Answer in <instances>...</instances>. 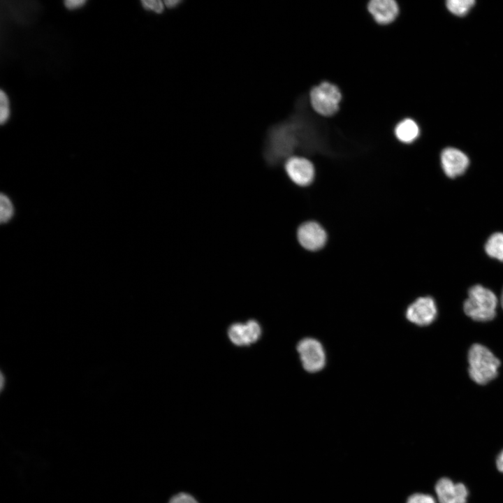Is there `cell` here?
<instances>
[{"mask_svg":"<svg viewBox=\"0 0 503 503\" xmlns=\"http://www.w3.org/2000/svg\"><path fill=\"white\" fill-rule=\"evenodd\" d=\"M293 126L289 124H279L270 127L267 133L263 155L265 161L275 165L287 157L296 145Z\"/></svg>","mask_w":503,"mask_h":503,"instance_id":"obj_1","label":"cell"},{"mask_svg":"<svg viewBox=\"0 0 503 503\" xmlns=\"http://www.w3.org/2000/svg\"><path fill=\"white\" fill-rule=\"evenodd\" d=\"M0 220L2 224L8 222L14 214V207L10 198L1 194L0 197Z\"/></svg>","mask_w":503,"mask_h":503,"instance_id":"obj_17","label":"cell"},{"mask_svg":"<svg viewBox=\"0 0 503 503\" xmlns=\"http://www.w3.org/2000/svg\"><path fill=\"white\" fill-rule=\"evenodd\" d=\"M487 254L503 261V233H495L490 235L485 245Z\"/></svg>","mask_w":503,"mask_h":503,"instance_id":"obj_13","label":"cell"},{"mask_svg":"<svg viewBox=\"0 0 503 503\" xmlns=\"http://www.w3.org/2000/svg\"><path fill=\"white\" fill-rule=\"evenodd\" d=\"M86 2V0H66L64 1V4L66 8L73 10L82 7Z\"/></svg>","mask_w":503,"mask_h":503,"instance_id":"obj_22","label":"cell"},{"mask_svg":"<svg viewBox=\"0 0 503 503\" xmlns=\"http://www.w3.org/2000/svg\"><path fill=\"white\" fill-rule=\"evenodd\" d=\"M497 299L488 289L477 284L468 291V298L463 305L465 313L476 321H488L496 316Z\"/></svg>","mask_w":503,"mask_h":503,"instance_id":"obj_3","label":"cell"},{"mask_svg":"<svg viewBox=\"0 0 503 503\" xmlns=\"http://www.w3.org/2000/svg\"><path fill=\"white\" fill-rule=\"evenodd\" d=\"M367 8L374 20L383 24L393 22L399 11L398 6L393 0H372Z\"/></svg>","mask_w":503,"mask_h":503,"instance_id":"obj_11","label":"cell"},{"mask_svg":"<svg viewBox=\"0 0 503 503\" xmlns=\"http://www.w3.org/2000/svg\"><path fill=\"white\" fill-rule=\"evenodd\" d=\"M405 316L409 321L417 326H428L436 318L435 302L430 296L418 298L408 306Z\"/></svg>","mask_w":503,"mask_h":503,"instance_id":"obj_8","label":"cell"},{"mask_svg":"<svg viewBox=\"0 0 503 503\" xmlns=\"http://www.w3.org/2000/svg\"><path fill=\"white\" fill-rule=\"evenodd\" d=\"M405 503H436V502L433 497L428 494L416 493L410 495Z\"/></svg>","mask_w":503,"mask_h":503,"instance_id":"obj_21","label":"cell"},{"mask_svg":"<svg viewBox=\"0 0 503 503\" xmlns=\"http://www.w3.org/2000/svg\"><path fill=\"white\" fill-rule=\"evenodd\" d=\"M496 466L497 469L503 473V450L497 455Z\"/></svg>","mask_w":503,"mask_h":503,"instance_id":"obj_24","label":"cell"},{"mask_svg":"<svg viewBox=\"0 0 503 503\" xmlns=\"http://www.w3.org/2000/svg\"><path fill=\"white\" fill-rule=\"evenodd\" d=\"M501 305L503 309V290H502V295H501Z\"/></svg>","mask_w":503,"mask_h":503,"instance_id":"obj_25","label":"cell"},{"mask_svg":"<svg viewBox=\"0 0 503 503\" xmlns=\"http://www.w3.org/2000/svg\"><path fill=\"white\" fill-rule=\"evenodd\" d=\"M469 375L476 384L484 385L497 376L500 360L486 347L473 344L468 353Z\"/></svg>","mask_w":503,"mask_h":503,"instance_id":"obj_2","label":"cell"},{"mask_svg":"<svg viewBox=\"0 0 503 503\" xmlns=\"http://www.w3.org/2000/svg\"><path fill=\"white\" fill-rule=\"evenodd\" d=\"M474 0H449L446 1L447 8L453 14L462 16L474 6Z\"/></svg>","mask_w":503,"mask_h":503,"instance_id":"obj_15","label":"cell"},{"mask_svg":"<svg viewBox=\"0 0 503 503\" xmlns=\"http://www.w3.org/2000/svg\"><path fill=\"white\" fill-rule=\"evenodd\" d=\"M32 435H43V434H32ZM17 436H22V435H17ZM16 437V436H14Z\"/></svg>","mask_w":503,"mask_h":503,"instance_id":"obj_26","label":"cell"},{"mask_svg":"<svg viewBox=\"0 0 503 503\" xmlns=\"http://www.w3.org/2000/svg\"><path fill=\"white\" fill-rule=\"evenodd\" d=\"M10 116V100L7 94L3 90L0 91V123L5 124Z\"/></svg>","mask_w":503,"mask_h":503,"instance_id":"obj_18","label":"cell"},{"mask_svg":"<svg viewBox=\"0 0 503 503\" xmlns=\"http://www.w3.org/2000/svg\"><path fill=\"white\" fill-rule=\"evenodd\" d=\"M341 97L339 89L328 82L314 87L309 94L312 108L323 116L332 115L338 110Z\"/></svg>","mask_w":503,"mask_h":503,"instance_id":"obj_4","label":"cell"},{"mask_svg":"<svg viewBox=\"0 0 503 503\" xmlns=\"http://www.w3.org/2000/svg\"><path fill=\"white\" fill-rule=\"evenodd\" d=\"M296 239L305 250L316 252L326 245L328 235L325 228L315 221H305L301 223L296 231Z\"/></svg>","mask_w":503,"mask_h":503,"instance_id":"obj_6","label":"cell"},{"mask_svg":"<svg viewBox=\"0 0 503 503\" xmlns=\"http://www.w3.org/2000/svg\"><path fill=\"white\" fill-rule=\"evenodd\" d=\"M230 340L237 346H246L244 323H235L228 330Z\"/></svg>","mask_w":503,"mask_h":503,"instance_id":"obj_16","label":"cell"},{"mask_svg":"<svg viewBox=\"0 0 503 503\" xmlns=\"http://www.w3.org/2000/svg\"><path fill=\"white\" fill-rule=\"evenodd\" d=\"M182 2L183 1L180 0H169L163 1L165 7L169 9H174L177 8Z\"/></svg>","mask_w":503,"mask_h":503,"instance_id":"obj_23","label":"cell"},{"mask_svg":"<svg viewBox=\"0 0 503 503\" xmlns=\"http://www.w3.org/2000/svg\"><path fill=\"white\" fill-rule=\"evenodd\" d=\"M435 489L439 503H467L468 490L463 483L455 484L443 477L437 481Z\"/></svg>","mask_w":503,"mask_h":503,"instance_id":"obj_9","label":"cell"},{"mask_svg":"<svg viewBox=\"0 0 503 503\" xmlns=\"http://www.w3.org/2000/svg\"><path fill=\"white\" fill-rule=\"evenodd\" d=\"M284 170L290 180L300 187H309L315 178L316 170L313 163L303 156H291L287 158Z\"/></svg>","mask_w":503,"mask_h":503,"instance_id":"obj_7","label":"cell"},{"mask_svg":"<svg viewBox=\"0 0 503 503\" xmlns=\"http://www.w3.org/2000/svg\"><path fill=\"white\" fill-rule=\"evenodd\" d=\"M142 7L147 11L161 14L163 12L165 5L160 0H143L140 1Z\"/></svg>","mask_w":503,"mask_h":503,"instance_id":"obj_19","label":"cell"},{"mask_svg":"<svg viewBox=\"0 0 503 503\" xmlns=\"http://www.w3.org/2000/svg\"><path fill=\"white\" fill-rule=\"evenodd\" d=\"M246 346L256 342L261 335V328L258 323L254 319H250L244 323Z\"/></svg>","mask_w":503,"mask_h":503,"instance_id":"obj_14","label":"cell"},{"mask_svg":"<svg viewBox=\"0 0 503 503\" xmlns=\"http://www.w3.org/2000/svg\"><path fill=\"white\" fill-rule=\"evenodd\" d=\"M167 503H199V502L193 495L182 491L173 495Z\"/></svg>","mask_w":503,"mask_h":503,"instance_id":"obj_20","label":"cell"},{"mask_svg":"<svg viewBox=\"0 0 503 503\" xmlns=\"http://www.w3.org/2000/svg\"><path fill=\"white\" fill-rule=\"evenodd\" d=\"M395 135L400 142L410 143L418 136L419 128L413 119H404L395 126Z\"/></svg>","mask_w":503,"mask_h":503,"instance_id":"obj_12","label":"cell"},{"mask_svg":"<svg viewBox=\"0 0 503 503\" xmlns=\"http://www.w3.org/2000/svg\"><path fill=\"white\" fill-rule=\"evenodd\" d=\"M297 351L305 371L316 373L323 370L326 356L322 344L312 337H305L297 344Z\"/></svg>","mask_w":503,"mask_h":503,"instance_id":"obj_5","label":"cell"},{"mask_svg":"<svg viewBox=\"0 0 503 503\" xmlns=\"http://www.w3.org/2000/svg\"><path fill=\"white\" fill-rule=\"evenodd\" d=\"M469 159L460 150L448 147L441 154V163L444 173L454 178L464 173L469 166Z\"/></svg>","mask_w":503,"mask_h":503,"instance_id":"obj_10","label":"cell"}]
</instances>
